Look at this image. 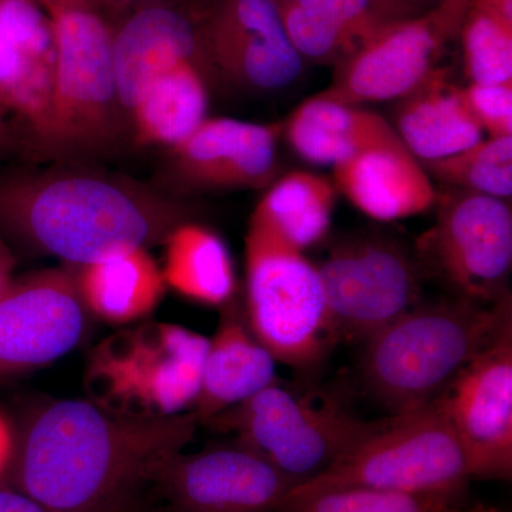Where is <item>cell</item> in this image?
Masks as SVG:
<instances>
[{"label":"cell","instance_id":"1","mask_svg":"<svg viewBox=\"0 0 512 512\" xmlns=\"http://www.w3.org/2000/svg\"><path fill=\"white\" fill-rule=\"evenodd\" d=\"M198 417L130 419L89 400H60L32 414L16 437L12 487L63 512L134 510V491L194 439Z\"/></svg>","mask_w":512,"mask_h":512},{"label":"cell","instance_id":"2","mask_svg":"<svg viewBox=\"0 0 512 512\" xmlns=\"http://www.w3.org/2000/svg\"><path fill=\"white\" fill-rule=\"evenodd\" d=\"M190 220L180 198L92 163L0 170V237L64 265L163 245Z\"/></svg>","mask_w":512,"mask_h":512},{"label":"cell","instance_id":"3","mask_svg":"<svg viewBox=\"0 0 512 512\" xmlns=\"http://www.w3.org/2000/svg\"><path fill=\"white\" fill-rule=\"evenodd\" d=\"M511 328V295L495 303L419 302L366 340L363 382L390 416L416 412Z\"/></svg>","mask_w":512,"mask_h":512},{"label":"cell","instance_id":"4","mask_svg":"<svg viewBox=\"0 0 512 512\" xmlns=\"http://www.w3.org/2000/svg\"><path fill=\"white\" fill-rule=\"evenodd\" d=\"M56 67L45 124L30 147L55 163H92L130 136L117 97L111 42L100 16L83 6L55 10Z\"/></svg>","mask_w":512,"mask_h":512},{"label":"cell","instance_id":"5","mask_svg":"<svg viewBox=\"0 0 512 512\" xmlns=\"http://www.w3.org/2000/svg\"><path fill=\"white\" fill-rule=\"evenodd\" d=\"M208 339L167 322L117 330L87 362L89 402L116 416L164 419L190 412L200 393Z\"/></svg>","mask_w":512,"mask_h":512},{"label":"cell","instance_id":"6","mask_svg":"<svg viewBox=\"0 0 512 512\" xmlns=\"http://www.w3.org/2000/svg\"><path fill=\"white\" fill-rule=\"evenodd\" d=\"M466 456L439 403L377 421L325 473L289 493L365 488L402 494L464 495Z\"/></svg>","mask_w":512,"mask_h":512},{"label":"cell","instance_id":"7","mask_svg":"<svg viewBox=\"0 0 512 512\" xmlns=\"http://www.w3.org/2000/svg\"><path fill=\"white\" fill-rule=\"evenodd\" d=\"M244 311L276 362L313 372L338 343L318 268L302 251L249 225Z\"/></svg>","mask_w":512,"mask_h":512},{"label":"cell","instance_id":"8","mask_svg":"<svg viewBox=\"0 0 512 512\" xmlns=\"http://www.w3.org/2000/svg\"><path fill=\"white\" fill-rule=\"evenodd\" d=\"M377 421L360 419L335 397L292 392L276 382L208 423L237 434L238 444L268 461L295 488L325 473Z\"/></svg>","mask_w":512,"mask_h":512},{"label":"cell","instance_id":"9","mask_svg":"<svg viewBox=\"0 0 512 512\" xmlns=\"http://www.w3.org/2000/svg\"><path fill=\"white\" fill-rule=\"evenodd\" d=\"M316 268L338 342H366L421 302V266L389 235L343 239Z\"/></svg>","mask_w":512,"mask_h":512},{"label":"cell","instance_id":"10","mask_svg":"<svg viewBox=\"0 0 512 512\" xmlns=\"http://www.w3.org/2000/svg\"><path fill=\"white\" fill-rule=\"evenodd\" d=\"M437 218L417 241V262L443 279L456 298L495 303L510 295V201L453 188L440 194Z\"/></svg>","mask_w":512,"mask_h":512},{"label":"cell","instance_id":"11","mask_svg":"<svg viewBox=\"0 0 512 512\" xmlns=\"http://www.w3.org/2000/svg\"><path fill=\"white\" fill-rule=\"evenodd\" d=\"M468 3L441 0L423 15L393 23L339 63L318 96L355 106L402 99L439 67L444 46L460 33Z\"/></svg>","mask_w":512,"mask_h":512},{"label":"cell","instance_id":"12","mask_svg":"<svg viewBox=\"0 0 512 512\" xmlns=\"http://www.w3.org/2000/svg\"><path fill=\"white\" fill-rule=\"evenodd\" d=\"M282 124L208 117L167 148L156 187L175 198L227 190L268 188L278 178Z\"/></svg>","mask_w":512,"mask_h":512},{"label":"cell","instance_id":"13","mask_svg":"<svg viewBox=\"0 0 512 512\" xmlns=\"http://www.w3.org/2000/svg\"><path fill=\"white\" fill-rule=\"evenodd\" d=\"M200 32L215 79L255 93L292 86L305 69L279 0H217Z\"/></svg>","mask_w":512,"mask_h":512},{"label":"cell","instance_id":"14","mask_svg":"<svg viewBox=\"0 0 512 512\" xmlns=\"http://www.w3.org/2000/svg\"><path fill=\"white\" fill-rule=\"evenodd\" d=\"M87 316L69 266L15 278L0 298V379L49 365L76 348Z\"/></svg>","mask_w":512,"mask_h":512},{"label":"cell","instance_id":"15","mask_svg":"<svg viewBox=\"0 0 512 512\" xmlns=\"http://www.w3.org/2000/svg\"><path fill=\"white\" fill-rule=\"evenodd\" d=\"M471 478L511 480L512 328L473 360L437 400Z\"/></svg>","mask_w":512,"mask_h":512},{"label":"cell","instance_id":"16","mask_svg":"<svg viewBox=\"0 0 512 512\" xmlns=\"http://www.w3.org/2000/svg\"><path fill=\"white\" fill-rule=\"evenodd\" d=\"M153 484L175 512H275L291 481L249 448H211L175 454L154 474Z\"/></svg>","mask_w":512,"mask_h":512},{"label":"cell","instance_id":"17","mask_svg":"<svg viewBox=\"0 0 512 512\" xmlns=\"http://www.w3.org/2000/svg\"><path fill=\"white\" fill-rule=\"evenodd\" d=\"M111 57L117 97L128 126L138 96L165 70L190 62L215 79L197 26L184 13L165 6H148L127 19L119 32L113 33Z\"/></svg>","mask_w":512,"mask_h":512},{"label":"cell","instance_id":"18","mask_svg":"<svg viewBox=\"0 0 512 512\" xmlns=\"http://www.w3.org/2000/svg\"><path fill=\"white\" fill-rule=\"evenodd\" d=\"M279 8L303 60L335 66L393 23L414 18L397 0H279Z\"/></svg>","mask_w":512,"mask_h":512},{"label":"cell","instance_id":"19","mask_svg":"<svg viewBox=\"0 0 512 512\" xmlns=\"http://www.w3.org/2000/svg\"><path fill=\"white\" fill-rule=\"evenodd\" d=\"M276 382L275 357L249 328L244 305L232 299L221 308L218 328L208 339L200 393L191 412L208 423Z\"/></svg>","mask_w":512,"mask_h":512},{"label":"cell","instance_id":"20","mask_svg":"<svg viewBox=\"0 0 512 512\" xmlns=\"http://www.w3.org/2000/svg\"><path fill=\"white\" fill-rule=\"evenodd\" d=\"M333 184L357 210L380 222L416 217L439 202V191L406 147L366 151L333 167Z\"/></svg>","mask_w":512,"mask_h":512},{"label":"cell","instance_id":"21","mask_svg":"<svg viewBox=\"0 0 512 512\" xmlns=\"http://www.w3.org/2000/svg\"><path fill=\"white\" fill-rule=\"evenodd\" d=\"M390 124L420 163L453 156L484 138L483 127L468 109L463 87L451 82L443 67L396 100Z\"/></svg>","mask_w":512,"mask_h":512},{"label":"cell","instance_id":"22","mask_svg":"<svg viewBox=\"0 0 512 512\" xmlns=\"http://www.w3.org/2000/svg\"><path fill=\"white\" fill-rule=\"evenodd\" d=\"M282 127L292 150L311 164L335 167L366 151L404 146L380 114L318 94L299 104Z\"/></svg>","mask_w":512,"mask_h":512},{"label":"cell","instance_id":"23","mask_svg":"<svg viewBox=\"0 0 512 512\" xmlns=\"http://www.w3.org/2000/svg\"><path fill=\"white\" fill-rule=\"evenodd\" d=\"M89 315L114 326L144 320L164 298L163 272L150 249H136L86 265H67Z\"/></svg>","mask_w":512,"mask_h":512},{"label":"cell","instance_id":"24","mask_svg":"<svg viewBox=\"0 0 512 512\" xmlns=\"http://www.w3.org/2000/svg\"><path fill=\"white\" fill-rule=\"evenodd\" d=\"M212 74L185 62L154 77L130 113L137 147H173L208 119Z\"/></svg>","mask_w":512,"mask_h":512},{"label":"cell","instance_id":"25","mask_svg":"<svg viewBox=\"0 0 512 512\" xmlns=\"http://www.w3.org/2000/svg\"><path fill=\"white\" fill-rule=\"evenodd\" d=\"M163 247L161 272L167 288L212 308H224L235 298L231 252L214 229L192 220L181 222L164 239Z\"/></svg>","mask_w":512,"mask_h":512},{"label":"cell","instance_id":"26","mask_svg":"<svg viewBox=\"0 0 512 512\" xmlns=\"http://www.w3.org/2000/svg\"><path fill=\"white\" fill-rule=\"evenodd\" d=\"M336 194L328 178L311 171H291L266 188L249 225L303 252L328 235Z\"/></svg>","mask_w":512,"mask_h":512},{"label":"cell","instance_id":"27","mask_svg":"<svg viewBox=\"0 0 512 512\" xmlns=\"http://www.w3.org/2000/svg\"><path fill=\"white\" fill-rule=\"evenodd\" d=\"M460 33L471 83H512V0H470Z\"/></svg>","mask_w":512,"mask_h":512},{"label":"cell","instance_id":"28","mask_svg":"<svg viewBox=\"0 0 512 512\" xmlns=\"http://www.w3.org/2000/svg\"><path fill=\"white\" fill-rule=\"evenodd\" d=\"M430 178L451 188L510 200L512 195V136L487 137L474 146L421 163Z\"/></svg>","mask_w":512,"mask_h":512},{"label":"cell","instance_id":"29","mask_svg":"<svg viewBox=\"0 0 512 512\" xmlns=\"http://www.w3.org/2000/svg\"><path fill=\"white\" fill-rule=\"evenodd\" d=\"M463 495L402 494L365 488L289 493L275 512H456Z\"/></svg>","mask_w":512,"mask_h":512},{"label":"cell","instance_id":"30","mask_svg":"<svg viewBox=\"0 0 512 512\" xmlns=\"http://www.w3.org/2000/svg\"><path fill=\"white\" fill-rule=\"evenodd\" d=\"M53 73L37 66L0 32V106L29 133L45 123Z\"/></svg>","mask_w":512,"mask_h":512},{"label":"cell","instance_id":"31","mask_svg":"<svg viewBox=\"0 0 512 512\" xmlns=\"http://www.w3.org/2000/svg\"><path fill=\"white\" fill-rule=\"evenodd\" d=\"M0 32L37 66L55 73L53 22L33 0H0Z\"/></svg>","mask_w":512,"mask_h":512},{"label":"cell","instance_id":"32","mask_svg":"<svg viewBox=\"0 0 512 512\" xmlns=\"http://www.w3.org/2000/svg\"><path fill=\"white\" fill-rule=\"evenodd\" d=\"M463 93L488 137L512 136V83H470Z\"/></svg>","mask_w":512,"mask_h":512},{"label":"cell","instance_id":"33","mask_svg":"<svg viewBox=\"0 0 512 512\" xmlns=\"http://www.w3.org/2000/svg\"><path fill=\"white\" fill-rule=\"evenodd\" d=\"M0 512H63L53 510L47 505L39 503L28 494L13 487H0ZM110 512H138L134 510H120Z\"/></svg>","mask_w":512,"mask_h":512},{"label":"cell","instance_id":"34","mask_svg":"<svg viewBox=\"0 0 512 512\" xmlns=\"http://www.w3.org/2000/svg\"><path fill=\"white\" fill-rule=\"evenodd\" d=\"M15 255L12 247L0 237V298L8 291L12 282L15 281Z\"/></svg>","mask_w":512,"mask_h":512},{"label":"cell","instance_id":"35","mask_svg":"<svg viewBox=\"0 0 512 512\" xmlns=\"http://www.w3.org/2000/svg\"><path fill=\"white\" fill-rule=\"evenodd\" d=\"M16 436L10 429L8 421L0 414V478L8 473L13 451H15Z\"/></svg>","mask_w":512,"mask_h":512},{"label":"cell","instance_id":"36","mask_svg":"<svg viewBox=\"0 0 512 512\" xmlns=\"http://www.w3.org/2000/svg\"><path fill=\"white\" fill-rule=\"evenodd\" d=\"M402 2L404 3V6L413 13V15L419 16L436 8L441 0H402Z\"/></svg>","mask_w":512,"mask_h":512},{"label":"cell","instance_id":"37","mask_svg":"<svg viewBox=\"0 0 512 512\" xmlns=\"http://www.w3.org/2000/svg\"><path fill=\"white\" fill-rule=\"evenodd\" d=\"M6 114H9L8 111L0 106V148L3 147V144H5L9 138V127L6 126L5 120Z\"/></svg>","mask_w":512,"mask_h":512},{"label":"cell","instance_id":"38","mask_svg":"<svg viewBox=\"0 0 512 512\" xmlns=\"http://www.w3.org/2000/svg\"><path fill=\"white\" fill-rule=\"evenodd\" d=\"M456 512H501V511L497 510V508L490 507V505L476 504V505H471V507H467V508H458V510Z\"/></svg>","mask_w":512,"mask_h":512},{"label":"cell","instance_id":"39","mask_svg":"<svg viewBox=\"0 0 512 512\" xmlns=\"http://www.w3.org/2000/svg\"><path fill=\"white\" fill-rule=\"evenodd\" d=\"M66 6H67V0H62V8H66Z\"/></svg>","mask_w":512,"mask_h":512},{"label":"cell","instance_id":"40","mask_svg":"<svg viewBox=\"0 0 512 512\" xmlns=\"http://www.w3.org/2000/svg\"><path fill=\"white\" fill-rule=\"evenodd\" d=\"M397 2H399L400 5L404 6V3L402 2V0H397ZM404 8H406V6H404ZM407 10H409V9H407ZM409 12H410V10H409ZM410 13H412V12H410ZM412 15H413V13H412ZM414 16H416V15H414Z\"/></svg>","mask_w":512,"mask_h":512}]
</instances>
